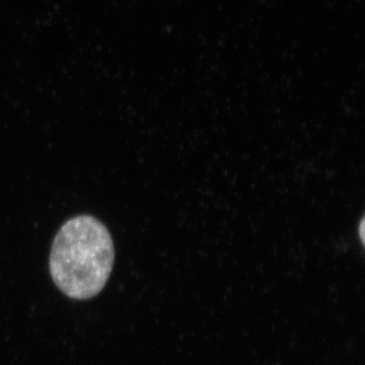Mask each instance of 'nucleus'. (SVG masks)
Returning a JSON list of instances; mask_svg holds the SVG:
<instances>
[{
  "mask_svg": "<svg viewBox=\"0 0 365 365\" xmlns=\"http://www.w3.org/2000/svg\"><path fill=\"white\" fill-rule=\"evenodd\" d=\"M114 259V242L107 227L91 216H78L68 220L55 237L50 272L67 297L91 299L109 280Z\"/></svg>",
  "mask_w": 365,
  "mask_h": 365,
  "instance_id": "obj_1",
  "label": "nucleus"
}]
</instances>
